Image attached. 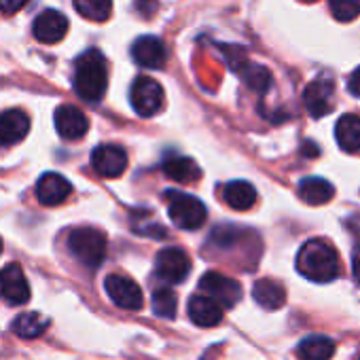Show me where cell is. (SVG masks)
<instances>
[{
  "label": "cell",
  "mask_w": 360,
  "mask_h": 360,
  "mask_svg": "<svg viewBox=\"0 0 360 360\" xmlns=\"http://www.w3.org/2000/svg\"><path fill=\"white\" fill-rule=\"evenodd\" d=\"M0 299L9 305H24L30 301V284L22 265L9 263L5 269H0Z\"/></svg>",
  "instance_id": "obj_9"
},
{
  "label": "cell",
  "mask_w": 360,
  "mask_h": 360,
  "mask_svg": "<svg viewBox=\"0 0 360 360\" xmlns=\"http://www.w3.org/2000/svg\"><path fill=\"white\" fill-rule=\"evenodd\" d=\"M72 193V185L56 172H47L39 178L37 183V200L43 206H60L64 204Z\"/></svg>",
  "instance_id": "obj_14"
},
{
  "label": "cell",
  "mask_w": 360,
  "mask_h": 360,
  "mask_svg": "<svg viewBox=\"0 0 360 360\" xmlns=\"http://www.w3.org/2000/svg\"><path fill=\"white\" fill-rule=\"evenodd\" d=\"M56 121V129L64 140H81L87 129H89V121L85 117V112L72 104H62L56 108L53 115Z\"/></svg>",
  "instance_id": "obj_12"
},
{
  "label": "cell",
  "mask_w": 360,
  "mask_h": 360,
  "mask_svg": "<svg viewBox=\"0 0 360 360\" xmlns=\"http://www.w3.org/2000/svg\"><path fill=\"white\" fill-rule=\"evenodd\" d=\"M335 354V341L324 335H311L305 337L297 345L299 360H330Z\"/></svg>",
  "instance_id": "obj_23"
},
{
  "label": "cell",
  "mask_w": 360,
  "mask_h": 360,
  "mask_svg": "<svg viewBox=\"0 0 360 360\" xmlns=\"http://www.w3.org/2000/svg\"><path fill=\"white\" fill-rule=\"evenodd\" d=\"M0 252H3V240H0Z\"/></svg>",
  "instance_id": "obj_32"
},
{
  "label": "cell",
  "mask_w": 360,
  "mask_h": 360,
  "mask_svg": "<svg viewBox=\"0 0 360 360\" xmlns=\"http://www.w3.org/2000/svg\"><path fill=\"white\" fill-rule=\"evenodd\" d=\"M223 202L233 210H250L257 204V189L246 180H233L223 187Z\"/></svg>",
  "instance_id": "obj_20"
},
{
  "label": "cell",
  "mask_w": 360,
  "mask_h": 360,
  "mask_svg": "<svg viewBox=\"0 0 360 360\" xmlns=\"http://www.w3.org/2000/svg\"><path fill=\"white\" fill-rule=\"evenodd\" d=\"M163 174L176 183H183V185H191L198 183L202 178V169L200 165L191 159V157H180V155H169L163 159Z\"/></svg>",
  "instance_id": "obj_18"
},
{
  "label": "cell",
  "mask_w": 360,
  "mask_h": 360,
  "mask_svg": "<svg viewBox=\"0 0 360 360\" xmlns=\"http://www.w3.org/2000/svg\"><path fill=\"white\" fill-rule=\"evenodd\" d=\"M28 0H0V11L3 13H18Z\"/></svg>",
  "instance_id": "obj_29"
},
{
  "label": "cell",
  "mask_w": 360,
  "mask_h": 360,
  "mask_svg": "<svg viewBox=\"0 0 360 360\" xmlns=\"http://www.w3.org/2000/svg\"><path fill=\"white\" fill-rule=\"evenodd\" d=\"M352 271H354L356 282L360 284V244H356L352 250Z\"/></svg>",
  "instance_id": "obj_31"
},
{
  "label": "cell",
  "mask_w": 360,
  "mask_h": 360,
  "mask_svg": "<svg viewBox=\"0 0 360 360\" xmlns=\"http://www.w3.org/2000/svg\"><path fill=\"white\" fill-rule=\"evenodd\" d=\"M32 32H34L37 41H41L45 45L60 43L68 32V20L64 13L56 11V9H47V11L39 13V18L34 20Z\"/></svg>",
  "instance_id": "obj_13"
},
{
  "label": "cell",
  "mask_w": 360,
  "mask_h": 360,
  "mask_svg": "<svg viewBox=\"0 0 360 360\" xmlns=\"http://www.w3.org/2000/svg\"><path fill=\"white\" fill-rule=\"evenodd\" d=\"M104 288H106V295L110 297V301L121 307V309H127V311H136L142 307L144 299H142V290L140 286L127 278V276H121V274H110L106 280H104Z\"/></svg>",
  "instance_id": "obj_7"
},
{
  "label": "cell",
  "mask_w": 360,
  "mask_h": 360,
  "mask_svg": "<svg viewBox=\"0 0 360 360\" xmlns=\"http://www.w3.org/2000/svg\"><path fill=\"white\" fill-rule=\"evenodd\" d=\"M176 295L172 292V288H157L153 292V311L159 318H174L176 316Z\"/></svg>",
  "instance_id": "obj_27"
},
{
  "label": "cell",
  "mask_w": 360,
  "mask_h": 360,
  "mask_svg": "<svg viewBox=\"0 0 360 360\" xmlns=\"http://www.w3.org/2000/svg\"><path fill=\"white\" fill-rule=\"evenodd\" d=\"M333 96H335V83L328 77H320L311 81L303 91V104L307 112L318 119L333 110Z\"/></svg>",
  "instance_id": "obj_11"
},
{
  "label": "cell",
  "mask_w": 360,
  "mask_h": 360,
  "mask_svg": "<svg viewBox=\"0 0 360 360\" xmlns=\"http://www.w3.org/2000/svg\"><path fill=\"white\" fill-rule=\"evenodd\" d=\"M328 7L337 22H352L360 15V0H328Z\"/></svg>",
  "instance_id": "obj_28"
},
{
  "label": "cell",
  "mask_w": 360,
  "mask_h": 360,
  "mask_svg": "<svg viewBox=\"0 0 360 360\" xmlns=\"http://www.w3.org/2000/svg\"><path fill=\"white\" fill-rule=\"evenodd\" d=\"M49 328V320L37 311H28V314H20L13 324H11V330L22 337V339H37L41 337L45 330Z\"/></svg>",
  "instance_id": "obj_25"
},
{
  "label": "cell",
  "mask_w": 360,
  "mask_h": 360,
  "mask_svg": "<svg viewBox=\"0 0 360 360\" xmlns=\"http://www.w3.org/2000/svg\"><path fill=\"white\" fill-rule=\"evenodd\" d=\"M165 200H167V214L178 229L195 231L206 223L208 210L204 202L198 200L195 195H189L183 191H167Z\"/></svg>",
  "instance_id": "obj_3"
},
{
  "label": "cell",
  "mask_w": 360,
  "mask_h": 360,
  "mask_svg": "<svg viewBox=\"0 0 360 360\" xmlns=\"http://www.w3.org/2000/svg\"><path fill=\"white\" fill-rule=\"evenodd\" d=\"M131 58L138 66L157 70V68H163V64L167 60V51H165V45L161 43V39L148 34V37H140L134 41Z\"/></svg>",
  "instance_id": "obj_15"
},
{
  "label": "cell",
  "mask_w": 360,
  "mask_h": 360,
  "mask_svg": "<svg viewBox=\"0 0 360 360\" xmlns=\"http://www.w3.org/2000/svg\"><path fill=\"white\" fill-rule=\"evenodd\" d=\"M91 165L104 178H119L127 167V153L119 144H100L91 153Z\"/></svg>",
  "instance_id": "obj_10"
},
{
  "label": "cell",
  "mask_w": 360,
  "mask_h": 360,
  "mask_svg": "<svg viewBox=\"0 0 360 360\" xmlns=\"http://www.w3.org/2000/svg\"><path fill=\"white\" fill-rule=\"evenodd\" d=\"M30 131V119L20 108L0 112V144H18Z\"/></svg>",
  "instance_id": "obj_17"
},
{
  "label": "cell",
  "mask_w": 360,
  "mask_h": 360,
  "mask_svg": "<svg viewBox=\"0 0 360 360\" xmlns=\"http://www.w3.org/2000/svg\"><path fill=\"white\" fill-rule=\"evenodd\" d=\"M335 138L341 150L360 153V115H343L335 125Z\"/></svg>",
  "instance_id": "obj_19"
},
{
  "label": "cell",
  "mask_w": 360,
  "mask_h": 360,
  "mask_svg": "<svg viewBox=\"0 0 360 360\" xmlns=\"http://www.w3.org/2000/svg\"><path fill=\"white\" fill-rule=\"evenodd\" d=\"M155 271L163 282L180 284L187 280V276L191 271V261L183 248H163L157 255Z\"/></svg>",
  "instance_id": "obj_8"
},
{
  "label": "cell",
  "mask_w": 360,
  "mask_h": 360,
  "mask_svg": "<svg viewBox=\"0 0 360 360\" xmlns=\"http://www.w3.org/2000/svg\"><path fill=\"white\" fill-rule=\"evenodd\" d=\"M68 248L72 257L89 269L102 265L106 257V236L94 227H79L68 236Z\"/></svg>",
  "instance_id": "obj_4"
},
{
  "label": "cell",
  "mask_w": 360,
  "mask_h": 360,
  "mask_svg": "<svg viewBox=\"0 0 360 360\" xmlns=\"http://www.w3.org/2000/svg\"><path fill=\"white\" fill-rule=\"evenodd\" d=\"M358 360H360V358H358Z\"/></svg>",
  "instance_id": "obj_34"
},
{
  "label": "cell",
  "mask_w": 360,
  "mask_h": 360,
  "mask_svg": "<svg viewBox=\"0 0 360 360\" xmlns=\"http://www.w3.org/2000/svg\"><path fill=\"white\" fill-rule=\"evenodd\" d=\"M301 3H314V0H301Z\"/></svg>",
  "instance_id": "obj_33"
},
{
  "label": "cell",
  "mask_w": 360,
  "mask_h": 360,
  "mask_svg": "<svg viewBox=\"0 0 360 360\" xmlns=\"http://www.w3.org/2000/svg\"><path fill=\"white\" fill-rule=\"evenodd\" d=\"M75 9L89 22H106L112 13V0H75Z\"/></svg>",
  "instance_id": "obj_26"
},
{
  "label": "cell",
  "mask_w": 360,
  "mask_h": 360,
  "mask_svg": "<svg viewBox=\"0 0 360 360\" xmlns=\"http://www.w3.org/2000/svg\"><path fill=\"white\" fill-rule=\"evenodd\" d=\"M129 102H131V108L140 117H155L163 108L165 91L155 79L138 77L131 83V89H129Z\"/></svg>",
  "instance_id": "obj_5"
},
{
  "label": "cell",
  "mask_w": 360,
  "mask_h": 360,
  "mask_svg": "<svg viewBox=\"0 0 360 360\" xmlns=\"http://www.w3.org/2000/svg\"><path fill=\"white\" fill-rule=\"evenodd\" d=\"M238 75H242V79L246 81V85L259 94H265L271 87V75L265 66H257L248 60H240V64L233 66Z\"/></svg>",
  "instance_id": "obj_24"
},
{
  "label": "cell",
  "mask_w": 360,
  "mask_h": 360,
  "mask_svg": "<svg viewBox=\"0 0 360 360\" xmlns=\"http://www.w3.org/2000/svg\"><path fill=\"white\" fill-rule=\"evenodd\" d=\"M252 297L263 309H280L286 303L284 286L280 282H276V280H269V278H263V280L255 282Z\"/></svg>",
  "instance_id": "obj_22"
},
{
  "label": "cell",
  "mask_w": 360,
  "mask_h": 360,
  "mask_svg": "<svg viewBox=\"0 0 360 360\" xmlns=\"http://www.w3.org/2000/svg\"><path fill=\"white\" fill-rule=\"evenodd\" d=\"M297 193L309 206H324L335 198V187L324 178H305L299 183Z\"/></svg>",
  "instance_id": "obj_21"
},
{
  "label": "cell",
  "mask_w": 360,
  "mask_h": 360,
  "mask_svg": "<svg viewBox=\"0 0 360 360\" xmlns=\"http://www.w3.org/2000/svg\"><path fill=\"white\" fill-rule=\"evenodd\" d=\"M297 269L303 278L324 284L339 278L341 263L337 250L326 240H309L297 255Z\"/></svg>",
  "instance_id": "obj_1"
},
{
  "label": "cell",
  "mask_w": 360,
  "mask_h": 360,
  "mask_svg": "<svg viewBox=\"0 0 360 360\" xmlns=\"http://www.w3.org/2000/svg\"><path fill=\"white\" fill-rule=\"evenodd\" d=\"M200 288L206 295H210L214 301H219L225 309L236 307L238 301L242 299V284L229 276L219 274V271H208L206 276H202Z\"/></svg>",
  "instance_id": "obj_6"
},
{
  "label": "cell",
  "mask_w": 360,
  "mask_h": 360,
  "mask_svg": "<svg viewBox=\"0 0 360 360\" xmlns=\"http://www.w3.org/2000/svg\"><path fill=\"white\" fill-rule=\"evenodd\" d=\"M223 305L210 295H195L189 301V318L202 328H212L223 322Z\"/></svg>",
  "instance_id": "obj_16"
},
{
  "label": "cell",
  "mask_w": 360,
  "mask_h": 360,
  "mask_svg": "<svg viewBox=\"0 0 360 360\" xmlns=\"http://www.w3.org/2000/svg\"><path fill=\"white\" fill-rule=\"evenodd\" d=\"M347 89H349L352 96L360 98V66L349 75V79H347Z\"/></svg>",
  "instance_id": "obj_30"
},
{
  "label": "cell",
  "mask_w": 360,
  "mask_h": 360,
  "mask_svg": "<svg viewBox=\"0 0 360 360\" xmlns=\"http://www.w3.org/2000/svg\"><path fill=\"white\" fill-rule=\"evenodd\" d=\"M72 85L85 102L96 104L104 98L108 87V64L98 49H89L77 60Z\"/></svg>",
  "instance_id": "obj_2"
}]
</instances>
